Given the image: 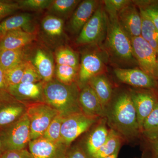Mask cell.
<instances>
[{"label": "cell", "mask_w": 158, "mask_h": 158, "mask_svg": "<svg viewBox=\"0 0 158 158\" xmlns=\"http://www.w3.org/2000/svg\"><path fill=\"white\" fill-rule=\"evenodd\" d=\"M87 84L98 97L106 111V108L112 100L113 94L112 86L107 78L104 75L99 74L90 79Z\"/></svg>", "instance_id": "cell-22"}, {"label": "cell", "mask_w": 158, "mask_h": 158, "mask_svg": "<svg viewBox=\"0 0 158 158\" xmlns=\"http://www.w3.org/2000/svg\"><path fill=\"white\" fill-rule=\"evenodd\" d=\"M98 7V1L95 0H85L80 3L69 23L71 32L74 34L80 33Z\"/></svg>", "instance_id": "cell-18"}, {"label": "cell", "mask_w": 158, "mask_h": 158, "mask_svg": "<svg viewBox=\"0 0 158 158\" xmlns=\"http://www.w3.org/2000/svg\"><path fill=\"white\" fill-rule=\"evenodd\" d=\"M27 48L0 51V67L6 71L27 60Z\"/></svg>", "instance_id": "cell-24"}, {"label": "cell", "mask_w": 158, "mask_h": 158, "mask_svg": "<svg viewBox=\"0 0 158 158\" xmlns=\"http://www.w3.org/2000/svg\"><path fill=\"white\" fill-rule=\"evenodd\" d=\"M103 66L102 58L98 53L90 51L83 54L78 74L80 86L86 85L90 79L99 74Z\"/></svg>", "instance_id": "cell-16"}, {"label": "cell", "mask_w": 158, "mask_h": 158, "mask_svg": "<svg viewBox=\"0 0 158 158\" xmlns=\"http://www.w3.org/2000/svg\"><path fill=\"white\" fill-rule=\"evenodd\" d=\"M149 142L150 144L147 152V158H158V139Z\"/></svg>", "instance_id": "cell-40"}, {"label": "cell", "mask_w": 158, "mask_h": 158, "mask_svg": "<svg viewBox=\"0 0 158 158\" xmlns=\"http://www.w3.org/2000/svg\"><path fill=\"white\" fill-rule=\"evenodd\" d=\"M8 88L6 83L5 70L0 67V94L8 92Z\"/></svg>", "instance_id": "cell-41"}, {"label": "cell", "mask_w": 158, "mask_h": 158, "mask_svg": "<svg viewBox=\"0 0 158 158\" xmlns=\"http://www.w3.org/2000/svg\"><path fill=\"white\" fill-rule=\"evenodd\" d=\"M0 158H31V156L30 152L26 148L20 150L6 151Z\"/></svg>", "instance_id": "cell-38"}, {"label": "cell", "mask_w": 158, "mask_h": 158, "mask_svg": "<svg viewBox=\"0 0 158 158\" xmlns=\"http://www.w3.org/2000/svg\"><path fill=\"white\" fill-rule=\"evenodd\" d=\"M136 6L132 2L117 13L118 23L130 38L141 36L142 19Z\"/></svg>", "instance_id": "cell-15"}, {"label": "cell", "mask_w": 158, "mask_h": 158, "mask_svg": "<svg viewBox=\"0 0 158 158\" xmlns=\"http://www.w3.org/2000/svg\"><path fill=\"white\" fill-rule=\"evenodd\" d=\"M120 146L117 148V149L115 151V152L112 154L111 155L108 156L106 158H117L118 157V152H119V149H120Z\"/></svg>", "instance_id": "cell-42"}, {"label": "cell", "mask_w": 158, "mask_h": 158, "mask_svg": "<svg viewBox=\"0 0 158 158\" xmlns=\"http://www.w3.org/2000/svg\"><path fill=\"white\" fill-rule=\"evenodd\" d=\"M27 60L37 69L43 81L47 83L54 79L55 67L52 55L44 47L37 46L29 51Z\"/></svg>", "instance_id": "cell-11"}, {"label": "cell", "mask_w": 158, "mask_h": 158, "mask_svg": "<svg viewBox=\"0 0 158 158\" xmlns=\"http://www.w3.org/2000/svg\"><path fill=\"white\" fill-rule=\"evenodd\" d=\"M31 130V141L42 137L54 118L59 113L46 102L27 106Z\"/></svg>", "instance_id": "cell-6"}, {"label": "cell", "mask_w": 158, "mask_h": 158, "mask_svg": "<svg viewBox=\"0 0 158 158\" xmlns=\"http://www.w3.org/2000/svg\"><path fill=\"white\" fill-rule=\"evenodd\" d=\"M156 80L158 81V53L157 54V71Z\"/></svg>", "instance_id": "cell-44"}, {"label": "cell", "mask_w": 158, "mask_h": 158, "mask_svg": "<svg viewBox=\"0 0 158 158\" xmlns=\"http://www.w3.org/2000/svg\"><path fill=\"white\" fill-rule=\"evenodd\" d=\"M36 38V33L23 30L11 31L0 40V51L25 48Z\"/></svg>", "instance_id": "cell-19"}, {"label": "cell", "mask_w": 158, "mask_h": 158, "mask_svg": "<svg viewBox=\"0 0 158 158\" xmlns=\"http://www.w3.org/2000/svg\"><path fill=\"white\" fill-rule=\"evenodd\" d=\"M64 27L63 19L51 15H46L41 21L42 33L52 41H59L63 37Z\"/></svg>", "instance_id": "cell-23"}, {"label": "cell", "mask_w": 158, "mask_h": 158, "mask_svg": "<svg viewBox=\"0 0 158 158\" xmlns=\"http://www.w3.org/2000/svg\"><path fill=\"white\" fill-rule=\"evenodd\" d=\"M78 70L68 65H57L55 68L56 79L65 85L75 82Z\"/></svg>", "instance_id": "cell-32"}, {"label": "cell", "mask_w": 158, "mask_h": 158, "mask_svg": "<svg viewBox=\"0 0 158 158\" xmlns=\"http://www.w3.org/2000/svg\"><path fill=\"white\" fill-rule=\"evenodd\" d=\"M80 2L78 0H53L48 9L50 15L63 19L70 15Z\"/></svg>", "instance_id": "cell-26"}, {"label": "cell", "mask_w": 158, "mask_h": 158, "mask_svg": "<svg viewBox=\"0 0 158 158\" xmlns=\"http://www.w3.org/2000/svg\"><path fill=\"white\" fill-rule=\"evenodd\" d=\"M53 0H19L16 1L20 9L39 11L48 9Z\"/></svg>", "instance_id": "cell-34"}, {"label": "cell", "mask_w": 158, "mask_h": 158, "mask_svg": "<svg viewBox=\"0 0 158 158\" xmlns=\"http://www.w3.org/2000/svg\"><path fill=\"white\" fill-rule=\"evenodd\" d=\"M106 120L102 119L90 133L85 146L86 151L90 158L104 144L107 139L109 131L107 127Z\"/></svg>", "instance_id": "cell-21"}, {"label": "cell", "mask_w": 158, "mask_h": 158, "mask_svg": "<svg viewBox=\"0 0 158 158\" xmlns=\"http://www.w3.org/2000/svg\"><path fill=\"white\" fill-rule=\"evenodd\" d=\"M80 91L76 82L65 85L56 78L45 83L44 89L45 102L63 118L82 113L79 101Z\"/></svg>", "instance_id": "cell-2"}, {"label": "cell", "mask_w": 158, "mask_h": 158, "mask_svg": "<svg viewBox=\"0 0 158 158\" xmlns=\"http://www.w3.org/2000/svg\"><path fill=\"white\" fill-rule=\"evenodd\" d=\"M63 118L61 115L58 114L51 122L41 137L55 143L62 142L61 139V130Z\"/></svg>", "instance_id": "cell-31"}, {"label": "cell", "mask_w": 158, "mask_h": 158, "mask_svg": "<svg viewBox=\"0 0 158 158\" xmlns=\"http://www.w3.org/2000/svg\"><path fill=\"white\" fill-rule=\"evenodd\" d=\"M131 2L129 0H106L104 1L105 10L107 13H117Z\"/></svg>", "instance_id": "cell-37"}, {"label": "cell", "mask_w": 158, "mask_h": 158, "mask_svg": "<svg viewBox=\"0 0 158 158\" xmlns=\"http://www.w3.org/2000/svg\"><path fill=\"white\" fill-rule=\"evenodd\" d=\"M139 10L143 11L149 18L158 30V0L134 1Z\"/></svg>", "instance_id": "cell-30"}, {"label": "cell", "mask_w": 158, "mask_h": 158, "mask_svg": "<svg viewBox=\"0 0 158 158\" xmlns=\"http://www.w3.org/2000/svg\"><path fill=\"white\" fill-rule=\"evenodd\" d=\"M33 18L29 13H22L10 16L0 23V40L7 33L17 30H23L35 33Z\"/></svg>", "instance_id": "cell-20"}, {"label": "cell", "mask_w": 158, "mask_h": 158, "mask_svg": "<svg viewBox=\"0 0 158 158\" xmlns=\"http://www.w3.org/2000/svg\"><path fill=\"white\" fill-rule=\"evenodd\" d=\"M45 82L37 83H20L8 87L7 91L12 98L27 106L45 102L44 89Z\"/></svg>", "instance_id": "cell-9"}, {"label": "cell", "mask_w": 158, "mask_h": 158, "mask_svg": "<svg viewBox=\"0 0 158 158\" xmlns=\"http://www.w3.org/2000/svg\"><path fill=\"white\" fill-rule=\"evenodd\" d=\"M114 72L117 79L125 84L147 90L158 88V81L141 69L117 68Z\"/></svg>", "instance_id": "cell-12"}, {"label": "cell", "mask_w": 158, "mask_h": 158, "mask_svg": "<svg viewBox=\"0 0 158 158\" xmlns=\"http://www.w3.org/2000/svg\"><path fill=\"white\" fill-rule=\"evenodd\" d=\"M122 139L118 133L110 129L106 141L91 158H106L111 155L121 145Z\"/></svg>", "instance_id": "cell-29"}, {"label": "cell", "mask_w": 158, "mask_h": 158, "mask_svg": "<svg viewBox=\"0 0 158 158\" xmlns=\"http://www.w3.org/2000/svg\"><path fill=\"white\" fill-rule=\"evenodd\" d=\"M4 152H5V150L4 149V145H3L1 136H0V156L2 155Z\"/></svg>", "instance_id": "cell-43"}, {"label": "cell", "mask_w": 158, "mask_h": 158, "mask_svg": "<svg viewBox=\"0 0 158 158\" xmlns=\"http://www.w3.org/2000/svg\"><path fill=\"white\" fill-rule=\"evenodd\" d=\"M57 65H68L79 71L80 62L78 56L72 49L66 46H60L55 54Z\"/></svg>", "instance_id": "cell-28"}, {"label": "cell", "mask_w": 158, "mask_h": 158, "mask_svg": "<svg viewBox=\"0 0 158 158\" xmlns=\"http://www.w3.org/2000/svg\"><path fill=\"white\" fill-rule=\"evenodd\" d=\"M97 119L82 113L63 118L61 130L62 142L69 147L73 141L93 125Z\"/></svg>", "instance_id": "cell-7"}, {"label": "cell", "mask_w": 158, "mask_h": 158, "mask_svg": "<svg viewBox=\"0 0 158 158\" xmlns=\"http://www.w3.org/2000/svg\"><path fill=\"white\" fill-rule=\"evenodd\" d=\"M26 61L27 60L13 68L5 71L6 83L8 87L17 85L21 83L25 68Z\"/></svg>", "instance_id": "cell-33"}, {"label": "cell", "mask_w": 158, "mask_h": 158, "mask_svg": "<svg viewBox=\"0 0 158 158\" xmlns=\"http://www.w3.org/2000/svg\"><path fill=\"white\" fill-rule=\"evenodd\" d=\"M19 9L20 8L16 1H0V21Z\"/></svg>", "instance_id": "cell-36"}, {"label": "cell", "mask_w": 158, "mask_h": 158, "mask_svg": "<svg viewBox=\"0 0 158 158\" xmlns=\"http://www.w3.org/2000/svg\"><path fill=\"white\" fill-rule=\"evenodd\" d=\"M79 101L82 113L92 118L105 117V110L100 101L88 84L82 87L79 94Z\"/></svg>", "instance_id": "cell-17"}, {"label": "cell", "mask_w": 158, "mask_h": 158, "mask_svg": "<svg viewBox=\"0 0 158 158\" xmlns=\"http://www.w3.org/2000/svg\"><path fill=\"white\" fill-rule=\"evenodd\" d=\"M105 117L111 130L122 138L131 140L141 133L135 109L130 93L119 94L106 108Z\"/></svg>", "instance_id": "cell-1"}, {"label": "cell", "mask_w": 158, "mask_h": 158, "mask_svg": "<svg viewBox=\"0 0 158 158\" xmlns=\"http://www.w3.org/2000/svg\"><path fill=\"white\" fill-rule=\"evenodd\" d=\"M130 94L135 109L141 132L143 123L155 107L158 101V98L153 90L147 89L133 91Z\"/></svg>", "instance_id": "cell-14"}, {"label": "cell", "mask_w": 158, "mask_h": 158, "mask_svg": "<svg viewBox=\"0 0 158 158\" xmlns=\"http://www.w3.org/2000/svg\"><path fill=\"white\" fill-rule=\"evenodd\" d=\"M141 133L149 142L158 139V101L144 120Z\"/></svg>", "instance_id": "cell-27"}, {"label": "cell", "mask_w": 158, "mask_h": 158, "mask_svg": "<svg viewBox=\"0 0 158 158\" xmlns=\"http://www.w3.org/2000/svg\"><path fill=\"white\" fill-rule=\"evenodd\" d=\"M142 19L141 37L158 53V30L149 18L139 10Z\"/></svg>", "instance_id": "cell-25"}, {"label": "cell", "mask_w": 158, "mask_h": 158, "mask_svg": "<svg viewBox=\"0 0 158 158\" xmlns=\"http://www.w3.org/2000/svg\"><path fill=\"white\" fill-rule=\"evenodd\" d=\"M130 40L133 56L140 69L156 80V52L141 36L131 37Z\"/></svg>", "instance_id": "cell-8"}, {"label": "cell", "mask_w": 158, "mask_h": 158, "mask_svg": "<svg viewBox=\"0 0 158 158\" xmlns=\"http://www.w3.org/2000/svg\"><path fill=\"white\" fill-rule=\"evenodd\" d=\"M108 21L106 10L102 6L98 7L79 33L76 40L77 44H94L103 40L106 36Z\"/></svg>", "instance_id": "cell-5"}, {"label": "cell", "mask_w": 158, "mask_h": 158, "mask_svg": "<svg viewBox=\"0 0 158 158\" xmlns=\"http://www.w3.org/2000/svg\"><path fill=\"white\" fill-rule=\"evenodd\" d=\"M37 69L29 60L26 62L25 68L21 83H37L42 81Z\"/></svg>", "instance_id": "cell-35"}, {"label": "cell", "mask_w": 158, "mask_h": 158, "mask_svg": "<svg viewBox=\"0 0 158 158\" xmlns=\"http://www.w3.org/2000/svg\"><path fill=\"white\" fill-rule=\"evenodd\" d=\"M0 136L5 151L26 149L31 141L30 121L27 114L0 130Z\"/></svg>", "instance_id": "cell-4"}, {"label": "cell", "mask_w": 158, "mask_h": 158, "mask_svg": "<svg viewBox=\"0 0 158 158\" xmlns=\"http://www.w3.org/2000/svg\"><path fill=\"white\" fill-rule=\"evenodd\" d=\"M66 158H88L87 155L81 148L75 146L72 148L67 152Z\"/></svg>", "instance_id": "cell-39"}, {"label": "cell", "mask_w": 158, "mask_h": 158, "mask_svg": "<svg viewBox=\"0 0 158 158\" xmlns=\"http://www.w3.org/2000/svg\"><path fill=\"white\" fill-rule=\"evenodd\" d=\"M107 13L106 37L108 47L116 58L123 61H131L134 56L130 38L119 25L117 13Z\"/></svg>", "instance_id": "cell-3"}, {"label": "cell", "mask_w": 158, "mask_h": 158, "mask_svg": "<svg viewBox=\"0 0 158 158\" xmlns=\"http://www.w3.org/2000/svg\"><path fill=\"white\" fill-rule=\"evenodd\" d=\"M28 146L31 158H66L69 147L62 142L55 143L42 137L30 141Z\"/></svg>", "instance_id": "cell-10"}, {"label": "cell", "mask_w": 158, "mask_h": 158, "mask_svg": "<svg viewBox=\"0 0 158 158\" xmlns=\"http://www.w3.org/2000/svg\"><path fill=\"white\" fill-rule=\"evenodd\" d=\"M27 110V105L16 100L9 93L0 96V130L17 121Z\"/></svg>", "instance_id": "cell-13"}]
</instances>
